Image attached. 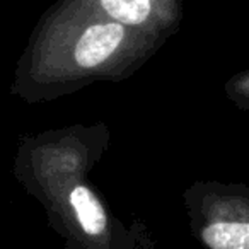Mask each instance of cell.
Returning a JSON list of instances; mask_svg holds the SVG:
<instances>
[{"label": "cell", "mask_w": 249, "mask_h": 249, "mask_svg": "<svg viewBox=\"0 0 249 249\" xmlns=\"http://www.w3.org/2000/svg\"><path fill=\"white\" fill-rule=\"evenodd\" d=\"M203 241L210 249H249V224L215 222L205 227Z\"/></svg>", "instance_id": "3"}, {"label": "cell", "mask_w": 249, "mask_h": 249, "mask_svg": "<svg viewBox=\"0 0 249 249\" xmlns=\"http://www.w3.org/2000/svg\"><path fill=\"white\" fill-rule=\"evenodd\" d=\"M80 5L107 21L120 22L139 33L164 29L178 24L181 0H65Z\"/></svg>", "instance_id": "1"}, {"label": "cell", "mask_w": 249, "mask_h": 249, "mask_svg": "<svg viewBox=\"0 0 249 249\" xmlns=\"http://www.w3.org/2000/svg\"><path fill=\"white\" fill-rule=\"evenodd\" d=\"M70 205L75 210V215L86 234L99 235L106 229L107 218L104 208L89 188H73V191L70 193Z\"/></svg>", "instance_id": "2"}]
</instances>
